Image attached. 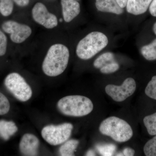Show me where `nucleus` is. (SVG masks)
<instances>
[{"mask_svg":"<svg viewBox=\"0 0 156 156\" xmlns=\"http://www.w3.org/2000/svg\"><path fill=\"white\" fill-rule=\"evenodd\" d=\"M40 141L35 135L26 134L23 136L20 142V151L24 156H37Z\"/></svg>","mask_w":156,"mask_h":156,"instance_id":"nucleus-10","label":"nucleus"},{"mask_svg":"<svg viewBox=\"0 0 156 156\" xmlns=\"http://www.w3.org/2000/svg\"><path fill=\"white\" fill-rule=\"evenodd\" d=\"M69 58V50L66 46L61 44L52 45L42 63L43 72L48 76L60 75L67 68Z\"/></svg>","mask_w":156,"mask_h":156,"instance_id":"nucleus-1","label":"nucleus"},{"mask_svg":"<svg viewBox=\"0 0 156 156\" xmlns=\"http://www.w3.org/2000/svg\"><path fill=\"white\" fill-rule=\"evenodd\" d=\"M86 155L89 156H95V152L93 150H90L87 152V154H86Z\"/></svg>","mask_w":156,"mask_h":156,"instance_id":"nucleus-30","label":"nucleus"},{"mask_svg":"<svg viewBox=\"0 0 156 156\" xmlns=\"http://www.w3.org/2000/svg\"><path fill=\"white\" fill-rule=\"evenodd\" d=\"M134 154H135V151L131 148H126L123 151L124 156H133L134 155Z\"/></svg>","mask_w":156,"mask_h":156,"instance_id":"nucleus-27","label":"nucleus"},{"mask_svg":"<svg viewBox=\"0 0 156 156\" xmlns=\"http://www.w3.org/2000/svg\"><path fill=\"white\" fill-rule=\"evenodd\" d=\"M150 13L154 17H156V0H153L149 6Z\"/></svg>","mask_w":156,"mask_h":156,"instance_id":"nucleus-26","label":"nucleus"},{"mask_svg":"<svg viewBox=\"0 0 156 156\" xmlns=\"http://www.w3.org/2000/svg\"><path fill=\"white\" fill-rule=\"evenodd\" d=\"M57 108L65 115L83 117L89 115L93 109V103L89 98L83 95H68L57 102Z\"/></svg>","mask_w":156,"mask_h":156,"instance_id":"nucleus-2","label":"nucleus"},{"mask_svg":"<svg viewBox=\"0 0 156 156\" xmlns=\"http://www.w3.org/2000/svg\"><path fill=\"white\" fill-rule=\"evenodd\" d=\"M79 141L77 140L71 139L64 143L59 149V153L62 156H74V152L77 147Z\"/></svg>","mask_w":156,"mask_h":156,"instance_id":"nucleus-15","label":"nucleus"},{"mask_svg":"<svg viewBox=\"0 0 156 156\" xmlns=\"http://www.w3.org/2000/svg\"><path fill=\"white\" fill-rule=\"evenodd\" d=\"M146 95L156 100V76H154L145 88Z\"/></svg>","mask_w":156,"mask_h":156,"instance_id":"nucleus-21","label":"nucleus"},{"mask_svg":"<svg viewBox=\"0 0 156 156\" xmlns=\"http://www.w3.org/2000/svg\"><path fill=\"white\" fill-rule=\"evenodd\" d=\"M95 6L98 11L119 15L124 12L115 0H96Z\"/></svg>","mask_w":156,"mask_h":156,"instance_id":"nucleus-13","label":"nucleus"},{"mask_svg":"<svg viewBox=\"0 0 156 156\" xmlns=\"http://www.w3.org/2000/svg\"><path fill=\"white\" fill-rule=\"evenodd\" d=\"M153 30L154 33L156 35V22L155 23L153 26Z\"/></svg>","mask_w":156,"mask_h":156,"instance_id":"nucleus-31","label":"nucleus"},{"mask_svg":"<svg viewBox=\"0 0 156 156\" xmlns=\"http://www.w3.org/2000/svg\"><path fill=\"white\" fill-rule=\"evenodd\" d=\"M8 40L5 34L0 30V56L5 55L7 51Z\"/></svg>","mask_w":156,"mask_h":156,"instance_id":"nucleus-25","label":"nucleus"},{"mask_svg":"<svg viewBox=\"0 0 156 156\" xmlns=\"http://www.w3.org/2000/svg\"><path fill=\"white\" fill-rule=\"evenodd\" d=\"M116 156H124L123 153H120L117 154Z\"/></svg>","mask_w":156,"mask_h":156,"instance_id":"nucleus-32","label":"nucleus"},{"mask_svg":"<svg viewBox=\"0 0 156 156\" xmlns=\"http://www.w3.org/2000/svg\"><path fill=\"white\" fill-rule=\"evenodd\" d=\"M153 0H128L127 12L133 15H138L146 12Z\"/></svg>","mask_w":156,"mask_h":156,"instance_id":"nucleus-12","label":"nucleus"},{"mask_svg":"<svg viewBox=\"0 0 156 156\" xmlns=\"http://www.w3.org/2000/svg\"><path fill=\"white\" fill-rule=\"evenodd\" d=\"M34 20L37 23L47 29H53L58 24V20L55 14L50 13L43 3L38 2L32 10Z\"/></svg>","mask_w":156,"mask_h":156,"instance_id":"nucleus-9","label":"nucleus"},{"mask_svg":"<svg viewBox=\"0 0 156 156\" xmlns=\"http://www.w3.org/2000/svg\"><path fill=\"white\" fill-rule=\"evenodd\" d=\"M18 131L15 123L12 121L0 120V136L5 140H9Z\"/></svg>","mask_w":156,"mask_h":156,"instance_id":"nucleus-14","label":"nucleus"},{"mask_svg":"<svg viewBox=\"0 0 156 156\" xmlns=\"http://www.w3.org/2000/svg\"><path fill=\"white\" fill-rule=\"evenodd\" d=\"M140 52L147 60H156V39L151 44L142 47Z\"/></svg>","mask_w":156,"mask_h":156,"instance_id":"nucleus-16","label":"nucleus"},{"mask_svg":"<svg viewBox=\"0 0 156 156\" xmlns=\"http://www.w3.org/2000/svg\"><path fill=\"white\" fill-rule=\"evenodd\" d=\"M108 43L105 34L100 32H92L79 42L76 53L79 58L88 60L104 49Z\"/></svg>","mask_w":156,"mask_h":156,"instance_id":"nucleus-3","label":"nucleus"},{"mask_svg":"<svg viewBox=\"0 0 156 156\" xmlns=\"http://www.w3.org/2000/svg\"><path fill=\"white\" fill-rule=\"evenodd\" d=\"M118 4L119 5L120 7L122 8H124L127 5L128 0H115Z\"/></svg>","mask_w":156,"mask_h":156,"instance_id":"nucleus-29","label":"nucleus"},{"mask_svg":"<svg viewBox=\"0 0 156 156\" xmlns=\"http://www.w3.org/2000/svg\"><path fill=\"white\" fill-rule=\"evenodd\" d=\"M119 69V65L117 62L113 61L105 64L101 68L100 72L103 74H110L115 72Z\"/></svg>","mask_w":156,"mask_h":156,"instance_id":"nucleus-24","label":"nucleus"},{"mask_svg":"<svg viewBox=\"0 0 156 156\" xmlns=\"http://www.w3.org/2000/svg\"><path fill=\"white\" fill-rule=\"evenodd\" d=\"M99 130L103 135L110 136L118 142L128 141L133 135L130 125L125 120L115 116L109 117L102 121Z\"/></svg>","mask_w":156,"mask_h":156,"instance_id":"nucleus-4","label":"nucleus"},{"mask_svg":"<svg viewBox=\"0 0 156 156\" xmlns=\"http://www.w3.org/2000/svg\"><path fill=\"white\" fill-rule=\"evenodd\" d=\"M96 148L101 155L112 156L115 151L116 147L114 144H108L97 145Z\"/></svg>","mask_w":156,"mask_h":156,"instance_id":"nucleus-22","label":"nucleus"},{"mask_svg":"<svg viewBox=\"0 0 156 156\" xmlns=\"http://www.w3.org/2000/svg\"><path fill=\"white\" fill-rule=\"evenodd\" d=\"M144 151L147 156H156V135L145 144Z\"/></svg>","mask_w":156,"mask_h":156,"instance_id":"nucleus-20","label":"nucleus"},{"mask_svg":"<svg viewBox=\"0 0 156 156\" xmlns=\"http://www.w3.org/2000/svg\"><path fill=\"white\" fill-rule=\"evenodd\" d=\"M136 89V83L132 78H128L121 86L109 84L105 88L107 94L117 102H122L134 94Z\"/></svg>","mask_w":156,"mask_h":156,"instance_id":"nucleus-7","label":"nucleus"},{"mask_svg":"<svg viewBox=\"0 0 156 156\" xmlns=\"http://www.w3.org/2000/svg\"><path fill=\"white\" fill-rule=\"evenodd\" d=\"M73 128V125L69 123L57 126L49 125L42 129L41 135L50 145H58L67 141L71 135Z\"/></svg>","mask_w":156,"mask_h":156,"instance_id":"nucleus-6","label":"nucleus"},{"mask_svg":"<svg viewBox=\"0 0 156 156\" xmlns=\"http://www.w3.org/2000/svg\"><path fill=\"white\" fill-rule=\"evenodd\" d=\"M3 30L10 34L11 41L15 44H21L28 38L32 34L31 28L26 24L14 20H8L2 25Z\"/></svg>","mask_w":156,"mask_h":156,"instance_id":"nucleus-8","label":"nucleus"},{"mask_svg":"<svg viewBox=\"0 0 156 156\" xmlns=\"http://www.w3.org/2000/svg\"><path fill=\"white\" fill-rule=\"evenodd\" d=\"M62 18H60V19H59V21H60V22H62Z\"/></svg>","mask_w":156,"mask_h":156,"instance_id":"nucleus-33","label":"nucleus"},{"mask_svg":"<svg viewBox=\"0 0 156 156\" xmlns=\"http://www.w3.org/2000/svg\"><path fill=\"white\" fill-rule=\"evenodd\" d=\"M14 9L13 0H0V13L4 17L10 16Z\"/></svg>","mask_w":156,"mask_h":156,"instance_id":"nucleus-19","label":"nucleus"},{"mask_svg":"<svg viewBox=\"0 0 156 156\" xmlns=\"http://www.w3.org/2000/svg\"><path fill=\"white\" fill-rule=\"evenodd\" d=\"M10 104L7 98L0 92V115H5L9 112Z\"/></svg>","mask_w":156,"mask_h":156,"instance_id":"nucleus-23","label":"nucleus"},{"mask_svg":"<svg viewBox=\"0 0 156 156\" xmlns=\"http://www.w3.org/2000/svg\"><path fill=\"white\" fill-rule=\"evenodd\" d=\"M144 126L150 135H156V112L147 116L143 119Z\"/></svg>","mask_w":156,"mask_h":156,"instance_id":"nucleus-17","label":"nucleus"},{"mask_svg":"<svg viewBox=\"0 0 156 156\" xmlns=\"http://www.w3.org/2000/svg\"><path fill=\"white\" fill-rule=\"evenodd\" d=\"M17 5L20 7H24L28 5L30 0H13Z\"/></svg>","mask_w":156,"mask_h":156,"instance_id":"nucleus-28","label":"nucleus"},{"mask_svg":"<svg viewBox=\"0 0 156 156\" xmlns=\"http://www.w3.org/2000/svg\"><path fill=\"white\" fill-rule=\"evenodd\" d=\"M63 20L66 23L71 22L80 12V6L76 0H61Z\"/></svg>","mask_w":156,"mask_h":156,"instance_id":"nucleus-11","label":"nucleus"},{"mask_svg":"<svg viewBox=\"0 0 156 156\" xmlns=\"http://www.w3.org/2000/svg\"><path fill=\"white\" fill-rule=\"evenodd\" d=\"M114 61V55L111 52H106L101 55L94 61L93 66L97 69H100L109 62Z\"/></svg>","mask_w":156,"mask_h":156,"instance_id":"nucleus-18","label":"nucleus"},{"mask_svg":"<svg viewBox=\"0 0 156 156\" xmlns=\"http://www.w3.org/2000/svg\"><path fill=\"white\" fill-rule=\"evenodd\" d=\"M5 85L7 89L17 100L25 102L32 95V90L24 78L17 73H12L6 76Z\"/></svg>","mask_w":156,"mask_h":156,"instance_id":"nucleus-5","label":"nucleus"}]
</instances>
